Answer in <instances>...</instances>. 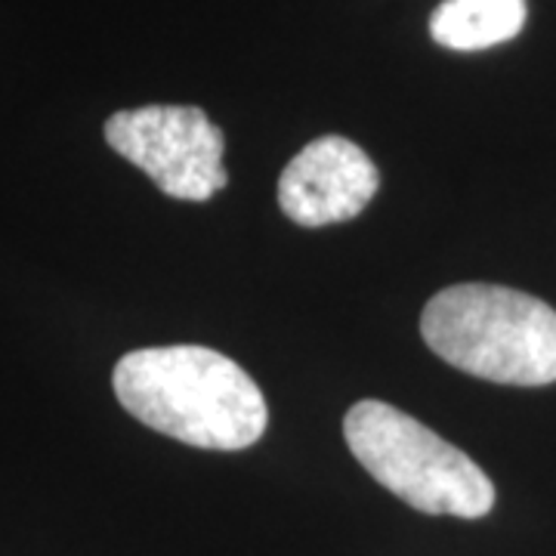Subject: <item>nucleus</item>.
I'll use <instances>...</instances> for the list:
<instances>
[{"mask_svg": "<svg viewBox=\"0 0 556 556\" xmlns=\"http://www.w3.org/2000/svg\"><path fill=\"white\" fill-rule=\"evenodd\" d=\"M118 402L164 437L241 452L266 433V399L251 375L207 346H149L121 358L112 375Z\"/></svg>", "mask_w": 556, "mask_h": 556, "instance_id": "f257e3e1", "label": "nucleus"}, {"mask_svg": "<svg viewBox=\"0 0 556 556\" xmlns=\"http://www.w3.org/2000/svg\"><path fill=\"white\" fill-rule=\"evenodd\" d=\"M420 334L464 375L510 387L556 380V309L514 288H445L424 306Z\"/></svg>", "mask_w": 556, "mask_h": 556, "instance_id": "f03ea898", "label": "nucleus"}, {"mask_svg": "<svg viewBox=\"0 0 556 556\" xmlns=\"http://www.w3.org/2000/svg\"><path fill=\"white\" fill-rule=\"evenodd\" d=\"M343 437L358 464L420 514L479 519L495 507V485L479 464L387 402H356Z\"/></svg>", "mask_w": 556, "mask_h": 556, "instance_id": "7ed1b4c3", "label": "nucleus"}, {"mask_svg": "<svg viewBox=\"0 0 556 556\" xmlns=\"http://www.w3.org/2000/svg\"><path fill=\"white\" fill-rule=\"evenodd\" d=\"M105 142L137 164L164 195L207 201L226 189V139L195 105H142L105 121Z\"/></svg>", "mask_w": 556, "mask_h": 556, "instance_id": "20e7f679", "label": "nucleus"}, {"mask_svg": "<svg viewBox=\"0 0 556 556\" xmlns=\"http://www.w3.org/2000/svg\"><path fill=\"white\" fill-rule=\"evenodd\" d=\"M380 174L356 142L313 139L281 170L278 204L298 226H328L358 217L378 195Z\"/></svg>", "mask_w": 556, "mask_h": 556, "instance_id": "39448f33", "label": "nucleus"}, {"mask_svg": "<svg viewBox=\"0 0 556 556\" xmlns=\"http://www.w3.org/2000/svg\"><path fill=\"white\" fill-rule=\"evenodd\" d=\"M526 25V0H445L430 16V38L448 50H489Z\"/></svg>", "mask_w": 556, "mask_h": 556, "instance_id": "423d86ee", "label": "nucleus"}]
</instances>
